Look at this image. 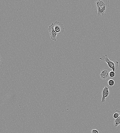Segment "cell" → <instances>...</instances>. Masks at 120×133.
Segmentation results:
<instances>
[{"label": "cell", "instance_id": "obj_3", "mask_svg": "<svg viewBox=\"0 0 120 133\" xmlns=\"http://www.w3.org/2000/svg\"><path fill=\"white\" fill-rule=\"evenodd\" d=\"M53 26L54 30L57 35L61 34L64 33L65 28L61 22H55L53 23Z\"/></svg>", "mask_w": 120, "mask_h": 133}, {"label": "cell", "instance_id": "obj_2", "mask_svg": "<svg viewBox=\"0 0 120 133\" xmlns=\"http://www.w3.org/2000/svg\"><path fill=\"white\" fill-rule=\"evenodd\" d=\"M99 59L108 64L109 68L114 72H115L119 68V62L118 61H111L106 54L99 58Z\"/></svg>", "mask_w": 120, "mask_h": 133}, {"label": "cell", "instance_id": "obj_12", "mask_svg": "<svg viewBox=\"0 0 120 133\" xmlns=\"http://www.w3.org/2000/svg\"><path fill=\"white\" fill-rule=\"evenodd\" d=\"M90 133H99V132L98 130L96 129H92Z\"/></svg>", "mask_w": 120, "mask_h": 133}, {"label": "cell", "instance_id": "obj_4", "mask_svg": "<svg viewBox=\"0 0 120 133\" xmlns=\"http://www.w3.org/2000/svg\"><path fill=\"white\" fill-rule=\"evenodd\" d=\"M109 87L106 86L102 90V97L101 103L103 104L106 102V98H108L110 94L111 93L109 91Z\"/></svg>", "mask_w": 120, "mask_h": 133}, {"label": "cell", "instance_id": "obj_10", "mask_svg": "<svg viewBox=\"0 0 120 133\" xmlns=\"http://www.w3.org/2000/svg\"><path fill=\"white\" fill-rule=\"evenodd\" d=\"M109 77L111 78L114 77L115 76V72L113 71H110L109 73Z\"/></svg>", "mask_w": 120, "mask_h": 133}, {"label": "cell", "instance_id": "obj_1", "mask_svg": "<svg viewBox=\"0 0 120 133\" xmlns=\"http://www.w3.org/2000/svg\"><path fill=\"white\" fill-rule=\"evenodd\" d=\"M95 5L98 11L97 15L98 16L104 15L107 9L109 6V0H95Z\"/></svg>", "mask_w": 120, "mask_h": 133}, {"label": "cell", "instance_id": "obj_5", "mask_svg": "<svg viewBox=\"0 0 120 133\" xmlns=\"http://www.w3.org/2000/svg\"><path fill=\"white\" fill-rule=\"evenodd\" d=\"M101 73L100 76L101 79L103 80H105L109 78V73L110 70L107 68H105L101 70Z\"/></svg>", "mask_w": 120, "mask_h": 133}, {"label": "cell", "instance_id": "obj_6", "mask_svg": "<svg viewBox=\"0 0 120 133\" xmlns=\"http://www.w3.org/2000/svg\"><path fill=\"white\" fill-rule=\"evenodd\" d=\"M48 30L49 32L51 39L54 41H56L57 34L54 30L53 23H52L50 26L48 28Z\"/></svg>", "mask_w": 120, "mask_h": 133}, {"label": "cell", "instance_id": "obj_11", "mask_svg": "<svg viewBox=\"0 0 120 133\" xmlns=\"http://www.w3.org/2000/svg\"><path fill=\"white\" fill-rule=\"evenodd\" d=\"M0 66L1 67L2 66V65L4 64V63L2 60V58L0 57Z\"/></svg>", "mask_w": 120, "mask_h": 133}, {"label": "cell", "instance_id": "obj_8", "mask_svg": "<svg viewBox=\"0 0 120 133\" xmlns=\"http://www.w3.org/2000/svg\"><path fill=\"white\" fill-rule=\"evenodd\" d=\"M120 116V111L117 110L113 115V117L115 119L117 118Z\"/></svg>", "mask_w": 120, "mask_h": 133}, {"label": "cell", "instance_id": "obj_7", "mask_svg": "<svg viewBox=\"0 0 120 133\" xmlns=\"http://www.w3.org/2000/svg\"><path fill=\"white\" fill-rule=\"evenodd\" d=\"M120 124V116L115 119L113 122V126L115 127H117Z\"/></svg>", "mask_w": 120, "mask_h": 133}, {"label": "cell", "instance_id": "obj_9", "mask_svg": "<svg viewBox=\"0 0 120 133\" xmlns=\"http://www.w3.org/2000/svg\"><path fill=\"white\" fill-rule=\"evenodd\" d=\"M108 83L109 86H112L114 85L115 82L112 79H110L108 81Z\"/></svg>", "mask_w": 120, "mask_h": 133}]
</instances>
